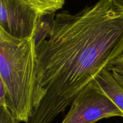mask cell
Wrapping results in <instances>:
<instances>
[{
  "mask_svg": "<svg viewBox=\"0 0 123 123\" xmlns=\"http://www.w3.org/2000/svg\"><path fill=\"white\" fill-rule=\"evenodd\" d=\"M37 78L27 123H50L109 65L123 59V10L99 0L60 12L36 42Z\"/></svg>",
  "mask_w": 123,
  "mask_h": 123,
  "instance_id": "cell-1",
  "label": "cell"
},
{
  "mask_svg": "<svg viewBox=\"0 0 123 123\" xmlns=\"http://www.w3.org/2000/svg\"><path fill=\"white\" fill-rule=\"evenodd\" d=\"M36 78V37L17 38L0 29V80L6 105L20 122L27 123L32 114Z\"/></svg>",
  "mask_w": 123,
  "mask_h": 123,
  "instance_id": "cell-2",
  "label": "cell"
},
{
  "mask_svg": "<svg viewBox=\"0 0 123 123\" xmlns=\"http://www.w3.org/2000/svg\"><path fill=\"white\" fill-rule=\"evenodd\" d=\"M70 106L61 123H96L114 117L123 118L122 111L95 79L76 96Z\"/></svg>",
  "mask_w": 123,
  "mask_h": 123,
  "instance_id": "cell-3",
  "label": "cell"
},
{
  "mask_svg": "<svg viewBox=\"0 0 123 123\" xmlns=\"http://www.w3.org/2000/svg\"><path fill=\"white\" fill-rule=\"evenodd\" d=\"M0 29L17 38L36 37L42 16L19 0H0Z\"/></svg>",
  "mask_w": 123,
  "mask_h": 123,
  "instance_id": "cell-4",
  "label": "cell"
},
{
  "mask_svg": "<svg viewBox=\"0 0 123 123\" xmlns=\"http://www.w3.org/2000/svg\"><path fill=\"white\" fill-rule=\"evenodd\" d=\"M100 86L123 113V86L108 68L103 69L95 78Z\"/></svg>",
  "mask_w": 123,
  "mask_h": 123,
  "instance_id": "cell-5",
  "label": "cell"
},
{
  "mask_svg": "<svg viewBox=\"0 0 123 123\" xmlns=\"http://www.w3.org/2000/svg\"><path fill=\"white\" fill-rule=\"evenodd\" d=\"M37 12L42 17L52 14L63 7L66 0H19Z\"/></svg>",
  "mask_w": 123,
  "mask_h": 123,
  "instance_id": "cell-6",
  "label": "cell"
},
{
  "mask_svg": "<svg viewBox=\"0 0 123 123\" xmlns=\"http://www.w3.org/2000/svg\"><path fill=\"white\" fill-rule=\"evenodd\" d=\"M6 105H0V123H19Z\"/></svg>",
  "mask_w": 123,
  "mask_h": 123,
  "instance_id": "cell-7",
  "label": "cell"
},
{
  "mask_svg": "<svg viewBox=\"0 0 123 123\" xmlns=\"http://www.w3.org/2000/svg\"><path fill=\"white\" fill-rule=\"evenodd\" d=\"M107 68L110 71H117L123 73V59L109 65Z\"/></svg>",
  "mask_w": 123,
  "mask_h": 123,
  "instance_id": "cell-8",
  "label": "cell"
},
{
  "mask_svg": "<svg viewBox=\"0 0 123 123\" xmlns=\"http://www.w3.org/2000/svg\"><path fill=\"white\" fill-rule=\"evenodd\" d=\"M117 81L123 86V73L117 71H111Z\"/></svg>",
  "mask_w": 123,
  "mask_h": 123,
  "instance_id": "cell-9",
  "label": "cell"
},
{
  "mask_svg": "<svg viewBox=\"0 0 123 123\" xmlns=\"http://www.w3.org/2000/svg\"><path fill=\"white\" fill-rule=\"evenodd\" d=\"M114 4L121 9L123 10V0H110Z\"/></svg>",
  "mask_w": 123,
  "mask_h": 123,
  "instance_id": "cell-10",
  "label": "cell"
}]
</instances>
